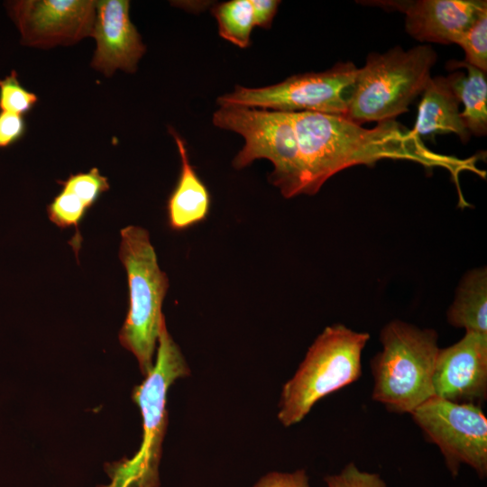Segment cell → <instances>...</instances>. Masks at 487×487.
I'll use <instances>...</instances> for the list:
<instances>
[{
	"mask_svg": "<svg viewBox=\"0 0 487 487\" xmlns=\"http://www.w3.org/2000/svg\"><path fill=\"white\" fill-rule=\"evenodd\" d=\"M290 115L306 176V195L317 193L329 178L345 169L373 165L382 159L441 167L456 178L463 170L479 173L471 160L428 150L412 130L396 120L367 129L343 115L314 112Z\"/></svg>",
	"mask_w": 487,
	"mask_h": 487,
	"instance_id": "cell-1",
	"label": "cell"
},
{
	"mask_svg": "<svg viewBox=\"0 0 487 487\" xmlns=\"http://www.w3.org/2000/svg\"><path fill=\"white\" fill-rule=\"evenodd\" d=\"M437 338L434 329L388 323L381 331L382 348L371 361L372 400L391 412L410 414L431 398Z\"/></svg>",
	"mask_w": 487,
	"mask_h": 487,
	"instance_id": "cell-2",
	"label": "cell"
},
{
	"mask_svg": "<svg viewBox=\"0 0 487 487\" xmlns=\"http://www.w3.org/2000/svg\"><path fill=\"white\" fill-rule=\"evenodd\" d=\"M189 374L186 359L168 332L164 318L155 363L144 381L133 391V400L142 418V444L132 458L106 464L111 482L98 487H159L158 467L168 422L167 393L177 379Z\"/></svg>",
	"mask_w": 487,
	"mask_h": 487,
	"instance_id": "cell-3",
	"label": "cell"
},
{
	"mask_svg": "<svg viewBox=\"0 0 487 487\" xmlns=\"http://www.w3.org/2000/svg\"><path fill=\"white\" fill-rule=\"evenodd\" d=\"M436 61V52L428 44L370 53L358 69L344 116L359 124L395 120L422 94Z\"/></svg>",
	"mask_w": 487,
	"mask_h": 487,
	"instance_id": "cell-4",
	"label": "cell"
},
{
	"mask_svg": "<svg viewBox=\"0 0 487 487\" xmlns=\"http://www.w3.org/2000/svg\"><path fill=\"white\" fill-rule=\"evenodd\" d=\"M370 339L342 324L326 326L282 387L278 418L284 427L300 422L321 399L362 375V352Z\"/></svg>",
	"mask_w": 487,
	"mask_h": 487,
	"instance_id": "cell-5",
	"label": "cell"
},
{
	"mask_svg": "<svg viewBox=\"0 0 487 487\" xmlns=\"http://www.w3.org/2000/svg\"><path fill=\"white\" fill-rule=\"evenodd\" d=\"M120 234L119 258L127 274L129 308L119 341L136 357L142 373L146 376L153 367L169 279L159 266L146 229L128 225Z\"/></svg>",
	"mask_w": 487,
	"mask_h": 487,
	"instance_id": "cell-6",
	"label": "cell"
},
{
	"mask_svg": "<svg viewBox=\"0 0 487 487\" xmlns=\"http://www.w3.org/2000/svg\"><path fill=\"white\" fill-rule=\"evenodd\" d=\"M212 122L215 126L239 133L244 139L243 148L233 160L234 169L241 170L256 160L266 159L273 165L269 180L284 198L306 194V176L290 113L219 106L213 114Z\"/></svg>",
	"mask_w": 487,
	"mask_h": 487,
	"instance_id": "cell-7",
	"label": "cell"
},
{
	"mask_svg": "<svg viewBox=\"0 0 487 487\" xmlns=\"http://www.w3.org/2000/svg\"><path fill=\"white\" fill-rule=\"evenodd\" d=\"M358 68L352 61L337 62L321 72L293 75L262 87L235 86L219 96V106H244L286 113L314 112L345 115Z\"/></svg>",
	"mask_w": 487,
	"mask_h": 487,
	"instance_id": "cell-8",
	"label": "cell"
},
{
	"mask_svg": "<svg viewBox=\"0 0 487 487\" xmlns=\"http://www.w3.org/2000/svg\"><path fill=\"white\" fill-rule=\"evenodd\" d=\"M425 438L436 445L454 477L461 464L487 474V418L482 406L433 395L410 413Z\"/></svg>",
	"mask_w": 487,
	"mask_h": 487,
	"instance_id": "cell-9",
	"label": "cell"
},
{
	"mask_svg": "<svg viewBox=\"0 0 487 487\" xmlns=\"http://www.w3.org/2000/svg\"><path fill=\"white\" fill-rule=\"evenodd\" d=\"M7 9L26 46L72 45L93 34V0H20L10 2Z\"/></svg>",
	"mask_w": 487,
	"mask_h": 487,
	"instance_id": "cell-10",
	"label": "cell"
},
{
	"mask_svg": "<svg viewBox=\"0 0 487 487\" xmlns=\"http://www.w3.org/2000/svg\"><path fill=\"white\" fill-rule=\"evenodd\" d=\"M433 390L439 398L482 406L487 398V335L465 331L458 342L439 349Z\"/></svg>",
	"mask_w": 487,
	"mask_h": 487,
	"instance_id": "cell-11",
	"label": "cell"
},
{
	"mask_svg": "<svg viewBox=\"0 0 487 487\" xmlns=\"http://www.w3.org/2000/svg\"><path fill=\"white\" fill-rule=\"evenodd\" d=\"M405 14V30L421 42L456 43L482 12L485 0L369 1Z\"/></svg>",
	"mask_w": 487,
	"mask_h": 487,
	"instance_id": "cell-12",
	"label": "cell"
},
{
	"mask_svg": "<svg viewBox=\"0 0 487 487\" xmlns=\"http://www.w3.org/2000/svg\"><path fill=\"white\" fill-rule=\"evenodd\" d=\"M127 0L96 1L92 37L96 40L91 67L106 77L121 69L133 73L146 46L129 15Z\"/></svg>",
	"mask_w": 487,
	"mask_h": 487,
	"instance_id": "cell-13",
	"label": "cell"
},
{
	"mask_svg": "<svg viewBox=\"0 0 487 487\" xmlns=\"http://www.w3.org/2000/svg\"><path fill=\"white\" fill-rule=\"evenodd\" d=\"M460 104L446 77H431L422 92L412 131L420 139L455 133L463 142H467L471 133L461 117Z\"/></svg>",
	"mask_w": 487,
	"mask_h": 487,
	"instance_id": "cell-14",
	"label": "cell"
},
{
	"mask_svg": "<svg viewBox=\"0 0 487 487\" xmlns=\"http://www.w3.org/2000/svg\"><path fill=\"white\" fill-rule=\"evenodd\" d=\"M173 136L180 156L181 168L177 184L167 201L169 226L172 230L188 229L204 221L210 209L207 188L192 167L184 140L172 128Z\"/></svg>",
	"mask_w": 487,
	"mask_h": 487,
	"instance_id": "cell-15",
	"label": "cell"
},
{
	"mask_svg": "<svg viewBox=\"0 0 487 487\" xmlns=\"http://www.w3.org/2000/svg\"><path fill=\"white\" fill-rule=\"evenodd\" d=\"M451 69L464 68L466 73L456 71L446 78L464 105L461 117L471 135L483 136L487 133V78L486 72L466 62H448Z\"/></svg>",
	"mask_w": 487,
	"mask_h": 487,
	"instance_id": "cell-16",
	"label": "cell"
},
{
	"mask_svg": "<svg viewBox=\"0 0 487 487\" xmlns=\"http://www.w3.org/2000/svg\"><path fill=\"white\" fill-rule=\"evenodd\" d=\"M447 321L465 331L487 335V271L478 268L461 280L446 314Z\"/></svg>",
	"mask_w": 487,
	"mask_h": 487,
	"instance_id": "cell-17",
	"label": "cell"
},
{
	"mask_svg": "<svg viewBox=\"0 0 487 487\" xmlns=\"http://www.w3.org/2000/svg\"><path fill=\"white\" fill-rule=\"evenodd\" d=\"M212 14L218 24L220 37L244 49L250 45L254 27L250 0H230L215 5Z\"/></svg>",
	"mask_w": 487,
	"mask_h": 487,
	"instance_id": "cell-18",
	"label": "cell"
},
{
	"mask_svg": "<svg viewBox=\"0 0 487 487\" xmlns=\"http://www.w3.org/2000/svg\"><path fill=\"white\" fill-rule=\"evenodd\" d=\"M89 207L87 204L72 192L61 189V191L47 206L49 219L60 229L73 227L76 235L70 241L76 255L80 249L82 237L79 234V224L83 220Z\"/></svg>",
	"mask_w": 487,
	"mask_h": 487,
	"instance_id": "cell-19",
	"label": "cell"
},
{
	"mask_svg": "<svg viewBox=\"0 0 487 487\" xmlns=\"http://www.w3.org/2000/svg\"><path fill=\"white\" fill-rule=\"evenodd\" d=\"M457 44L464 51V62L487 71V9L480 14Z\"/></svg>",
	"mask_w": 487,
	"mask_h": 487,
	"instance_id": "cell-20",
	"label": "cell"
},
{
	"mask_svg": "<svg viewBox=\"0 0 487 487\" xmlns=\"http://www.w3.org/2000/svg\"><path fill=\"white\" fill-rule=\"evenodd\" d=\"M58 182L62 189L77 195L89 208L110 188L107 178L103 176L97 168H92L87 172L71 174L67 179Z\"/></svg>",
	"mask_w": 487,
	"mask_h": 487,
	"instance_id": "cell-21",
	"label": "cell"
},
{
	"mask_svg": "<svg viewBox=\"0 0 487 487\" xmlns=\"http://www.w3.org/2000/svg\"><path fill=\"white\" fill-rule=\"evenodd\" d=\"M37 102L38 96L21 84L15 70L0 79L1 111L23 115L29 113Z\"/></svg>",
	"mask_w": 487,
	"mask_h": 487,
	"instance_id": "cell-22",
	"label": "cell"
},
{
	"mask_svg": "<svg viewBox=\"0 0 487 487\" xmlns=\"http://www.w3.org/2000/svg\"><path fill=\"white\" fill-rule=\"evenodd\" d=\"M327 487H387L377 473L361 471L354 463H349L338 474L324 478Z\"/></svg>",
	"mask_w": 487,
	"mask_h": 487,
	"instance_id": "cell-23",
	"label": "cell"
},
{
	"mask_svg": "<svg viewBox=\"0 0 487 487\" xmlns=\"http://www.w3.org/2000/svg\"><path fill=\"white\" fill-rule=\"evenodd\" d=\"M26 133L23 115L0 111V149L8 148L20 141Z\"/></svg>",
	"mask_w": 487,
	"mask_h": 487,
	"instance_id": "cell-24",
	"label": "cell"
},
{
	"mask_svg": "<svg viewBox=\"0 0 487 487\" xmlns=\"http://www.w3.org/2000/svg\"><path fill=\"white\" fill-rule=\"evenodd\" d=\"M252 487H309V483L306 471L299 469L293 473H269Z\"/></svg>",
	"mask_w": 487,
	"mask_h": 487,
	"instance_id": "cell-25",
	"label": "cell"
},
{
	"mask_svg": "<svg viewBox=\"0 0 487 487\" xmlns=\"http://www.w3.org/2000/svg\"><path fill=\"white\" fill-rule=\"evenodd\" d=\"M253 7L254 26L269 29L277 13L280 1L250 0Z\"/></svg>",
	"mask_w": 487,
	"mask_h": 487,
	"instance_id": "cell-26",
	"label": "cell"
}]
</instances>
